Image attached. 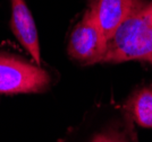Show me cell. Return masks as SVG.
Here are the masks:
<instances>
[{"mask_svg":"<svg viewBox=\"0 0 152 142\" xmlns=\"http://www.w3.org/2000/svg\"><path fill=\"white\" fill-rule=\"evenodd\" d=\"M131 113L143 128H152V88H143L131 99Z\"/></svg>","mask_w":152,"mask_h":142,"instance_id":"obj_6","label":"cell"},{"mask_svg":"<svg viewBox=\"0 0 152 142\" xmlns=\"http://www.w3.org/2000/svg\"><path fill=\"white\" fill-rule=\"evenodd\" d=\"M108 40L89 10L72 31L68 42V56L81 64L103 62Z\"/></svg>","mask_w":152,"mask_h":142,"instance_id":"obj_3","label":"cell"},{"mask_svg":"<svg viewBox=\"0 0 152 142\" xmlns=\"http://www.w3.org/2000/svg\"><path fill=\"white\" fill-rule=\"evenodd\" d=\"M135 1L136 0H90L88 10L109 41L117 27L132 12Z\"/></svg>","mask_w":152,"mask_h":142,"instance_id":"obj_5","label":"cell"},{"mask_svg":"<svg viewBox=\"0 0 152 142\" xmlns=\"http://www.w3.org/2000/svg\"><path fill=\"white\" fill-rule=\"evenodd\" d=\"M12 30L18 42L31 54L35 64L41 63L38 32L25 0H10Z\"/></svg>","mask_w":152,"mask_h":142,"instance_id":"obj_4","label":"cell"},{"mask_svg":"<svg viewBox=\"0 0 152 142\" xmlns=\"http://www.w3.org/2000/svg\"><path fill=\"white\" fill-rule=\"evenodd\" d=\"M145 60L152 63V4L135 1L132 12L109 38L103 62Z\"/></svg>","mask_w":152,"mask_h":142,"instance_id":"obj_1","label":"cell"},{"mask_svg":"<svg viewBox=\"0 0 152 142\" xmlns=\"http://www.w3.org/2000/svg\"><path fill=\"white\" fill-rule=\"evenodd\" d=\"M92 142H126L124 139H121V136L113 134V133H103L96 136L92 140Z\"/></svg>","mask_w":152,"mask_h":142,"instance_id":"obj_7","label":"cell"},{"mask_svg":"<svg viewBox=\"0 0 152 142\" xmlns=\"http://www.w3.org/2000/svg\"><path fill=\"white\" fill-rule=\"evenodd\" d=\"M50 84L47 71L12 56H0V94L39 93Z\"/></svg>","mask_w":152,"mask_h":142,"instance_id":"obj_2","label":"cell"}]
</instances>
